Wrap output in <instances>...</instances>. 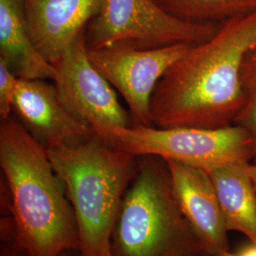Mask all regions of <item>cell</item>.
Listing matches in <instances>:
<instances>
[{"mask_svg": "<svg viewBox=\"0 0 256 256\" xmlns=\"http://www.w3.org/2000/svg\"><path fill=\"white\" fill-rule=\"evenodd\" d=\"M104 140L135 156H156L208 173L224 165L254 160L252 138L236 124L210 129L130 126L113 130Z\"/></svg>", "mask_w": 256, "mask_h": 256, "instance_id": "obj_5", "label": "cell"}, {"mask_svg": "<svg viewBox=\"0 0 256 256\" xmlns=\"http://www.w3.org/2000/svg\"><path fill=\"white\" fill-rule=\"evenodd\" d=\"M48 154L74 209L79 256H111L112 230L138 156L97 134L74 146L48 149Z\"/></svg>", "mask_w": 256, "mask_h": 256, "instance_id": "obj_3", "label": "cell"}, {"mask_svg": "<svg viewBox=\"0 0 256 256\" xmlns=\"http://www.w3.org/2000/svg\"><path fill=\"white\" fill-rule=\"evenodd\" d=\"M220 24H192L176 18L155 0H102L86 30L88 50L128 46L150 50L196 46L210 39Z\"/></svg>", "mask_w": 256, "mask_h": 256, "instance_id": "obj_6", "label": "cell"}, {"mask_svg": "<svg viewBox=\"0 0 256 256\" xmlns=\"http://www.w3.org/2000/svg\"><path fill=\"white\" fill-rule=\"evenodd\" d=\"M241 84L243 93L242 108L234 124L244 128L252 138L254 160H256V46L248 52L242 66Z\"/></svg>", "mask_w": 256, "mask_h": 256, "instance_id": "obj_15", "label": "cell"}, {"mask_svg": "<svg viewBox=\"0 0 256 256\" xmlns=\"http://www.w3.org/2000/svg\"><path fill=\"white\" fill-rule=\"evenodd\" d=\"M166 12L192 24H221L256 10V0H155Z\"/></svg>", "mask_w": 256, "mask_h": 256, "instance_id": "obj_14", "label": "cell"}, {"mask_svg": "<svg viewBox=\"0 0 256 256\" xmlns=\"http://www.w3.org/2000/svg\"><path fill=\"white\" fill-rule=\"evenodd\" d=\"M250 176H252V182H254L256 189V160L252 162V164H250Z\"/></svg>", "mask_w": 256, "mask_h": 256, "instance_id": "obj_19", "label": "cell"}, {"mask_svg": "<svg viewBox=\"0 0 256 256\" xmlns=\"http://www.w3.org/2000/svg\"><path fill=\"white\" fill-rule=\"evenodd\" d=\"M59 256H79V254H78V250H64L63 252H61Z\"/></svg>", "mask_w": 256, "mask_h": 256, "instance_id": "obj_20", "label": "cell"}, {"mask_svg": "<svg viewBox=\"0 0 256 256\" xmlns=\"http://www.w3.org/2000/svg\"><path fill=\"white\" fill-rule=\"evenodd\" d=\"M52 66L58 97L75 119L102 138L113 130L132 126L130 114L120 104L115 88L90 60L86 32Z\"/></svg>", "mask_w": 256, "mask_h": 256, "instance_id": "obj_7", "label": "cell"}, {"mask_svg": "<svg viewBox=\"0 0 256 256\" xmlns=\"http://www.w3.org/2000/svg\"><path fill=\"white\" fill-rule=\"evenodd\" d=\"M256 46V10L220 24L205 42L190 46L156 86L152 126L221 128L234 124L243 104L242 66Z\"/></svg>", "mask_w": 256, "mask_h": 256, "instance_id": "obj_1", "label": "cell"}, {"mask_svg": "<svg viewBox=\"0 0 256 256\" xmlns=\"http://www.w3.org/2000/svg\"><path fill=\"white\" fill-rule=\"evenodd\" d=\"M0 59L20 79L54 77V66L38 52L30 36L23 0H0Z\"/></svg>", "mask_w": 256, "mask_h": 256, "instance_id": "obj_12", "label": "cell"}, {"mask_svg": "<svg viewBox=\"0 0 256 256\" xmlns=\"http://www.w3.org/2000/svg\"><path fill=\"white\" fill-rule=\"evenodd\" d=\"M102 0H23L28 28L38 52L54 64L86 32Z\"/></svg>", "mask_w": 256, "mask_h": 256, "instance_id": "obj_11", "label": "cell"}, {"mask_svg": "<svg viewBox=\"0 0 256 256\" xmlns=\"http://www.w3.org/2000/svg\"><path fill=\"white\" fill-rule=\"evenodd\" d=\"M190 46H108L88 52L95 68L126 102L132 126H153L150 106L156 86Z\"/></svg>", "mask_w": 256, "mask_h": 256, "instance_id": "obj_8", "label": "cell"}, {"mask_svg": "<svg viewBox=\"0 0 256 256\" xmlns=\"http://www.w3.org/2000/svg\"><path fill=\"white\" fill-rule=\"evenodd\" d=\"M165 162L174 198L207 256H234L210 174L174 160Z\"/></svg>", "mask_w": 256, "mask_h": 256, "instance_id": "obj_9", "label": "cell"}, {"mask_svg": "<svg viewBox=\"0 0 256 256\" xmlns=\"http://www.w3.org/2000/svg\"><path fill=\"white\" fill-rule=\"evenodd\" d=\"M234 256H256V244L250 242L246 246L240 248Z\"/></svg>", "mask_w": 256, "mask_h": 256, "instance_id": "obj_18", "label": "cell"}, {"mask_svg": "<svg viewBox=\"0 0 256 256\" xmlns=\"http://www.w3.org/2000/svg\"><path fill=\"white\" fill-rule=\"evenodd\" d=\"M0 167L14 241L28 256L79 250L74 209L48 150L12 114L0 120Z\"/></svg>", "mask_w": 256, "mask_h": 256, "instance_id": "obj_2", "label": "cell"}, {"mask_svg": "<svg viewBox=\"0 0 256 256\" xmlns=\"http://www.w3.org/2000/svg\"><path fill=\"white\" fill-rule=\"evenodd\" d=\"M111 256H207L183 216L164 158L138 156L110 239Z\"/></svg>", "mask_w": 256, "mask_h": 256, "instance_id": "obj_4", "label": "cell"}, {"mask_svg": "<svg viewBox=\"0 0 256 256\" xmlns=\"http://www.w3.org/2000/svg\"><path fill=\"white\" fill-rule=\"evenodd\" d=\"M12 114L46 150L74 146L96 134L66 110L54 84L42 79L18 78Z\"/></svg>", "mask_w": 256, "mask_h": 256, "instance_id": "obj_10", "label": "cell"}, {"mask_svg": "<svg viewBox=\"0 0 256 256\" xmlns=\"http://www.w3.org/2000/svg\"><path fill=\"white\" fill-rule=\"evenodd\" d=\"M248 162L224 165L210 171L228 230L243 234L256 244V189Z\"/></svg>", "mask_w": 256, "mask_h": 256, "instance_id": "obj_13", "label": "cell"}, {"mask_svg": "<svg viewBox=\"0 0 256 256\" xmlns=\"http://www.w3.org/2000/svg\"><path fill=\"white\" fill-rule=\"evenodd\" d=\"M18 81V77L4 60L0 59V120H7L12 115V102Z\"/></svg>", "mask_w": 256, "mask_h": 256, "instance_id": "obj_16", "label": "cell"}, {"mask_svg": "<svg viewBox=\"0 0 256 256\" xmlns=\"http://www.w3.org/2000/svg\"><path fill=\"white\" fill-rule=\"evenodd\" d=\"M0 256H28L16 245L14 239H2Z\"/></svg>", "mask_w": 256, "mask_h": 256, "instance_id": "obj_17", "label": "cell"}]
</instances>
